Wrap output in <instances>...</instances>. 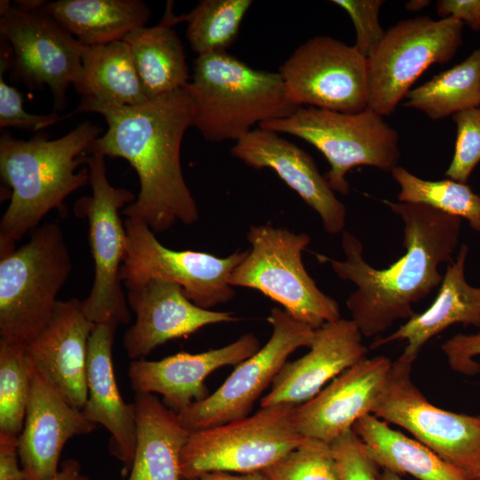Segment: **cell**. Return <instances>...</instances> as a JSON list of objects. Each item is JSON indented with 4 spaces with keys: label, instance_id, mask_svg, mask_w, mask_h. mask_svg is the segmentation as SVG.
Listing matches in <instances>:
<instances>
[{
    "label": "cell",
    "instance_id": "obj_1",
    "mask_svg": "<svg viewBox=\"0 0 480 480\" xmlns=\"http://www.w3.org/2000/svg\"><path fill=\"white\" fill-rule=\"evenodd\" d=\"M187 85L137 106L78 105L73 112L105 117L108 130L92 142L87 155L129 162L137 172L140 190L135 201L121 212L143 221L155 233L164 232L177 222L192 225L199 219L180 164L183 136L193 126L196 115Z\"/></svg>",
    "mask_w": 480,
    "mask_h": 480
},
{
    "label": "cell",
    "instance_id": "obj_2",
    "mask_svg": "<svg viewBox=\"0 0 480 480\" xmlns=\"http://www.w3.org/2000/svg\"><path fill=\"white\" fill-rule=\"evenodd\" d=\"M404 223L406 252L387 268L377 269L363 257V244L353 234L341 233L345 259L316 253L336 275L357 289L346 301L351 320L364 337L388 330L396 321L410 319L412 305L441 284V263L450 261L458 244L461 219L420 204L382 201Z\"/></svg>",
    "mask_w": 480,
    "mask_h": 480
},
{
    "label": "cell",
    "instance_id": "obj_3",
    "mask_svg": "<svg viewBox=\"0 0 480 480\" xmlns=\"http://www.w3.org/2000/svg\"><path fill=\"white\" fill-rule=\"evenodd\" d=\"M100 128L91 121L66 135L50 140L38 132L28 140L4 133L0 138V174L11 189V201L0 222V256L31 232L52 210L65 213L64 200L89 184L87 150Z\"/></svg>",
    "mask_w": 480,
    "mask_h": 480
},
{
    "label": "cell",
    "instance_id": "obj_4",
    "mask_svg": "<svg viewBox=\"0 0 480 480\" xmlns=\"http://www.w3.org/2000/svg\"><path fill=\"white\" fill-rule=\"evenodd\" d=\"M188 88L194 99L193 126L208 141H237L299 107L288 99L280 75L255 69L227 52L197 56Z\"/></svg>",
    "mask_w": 480,
    "mask_h": 480
},
{
    "label": "cell",
    "instance_id": "obj_5",
    "mask_svg": "<svg viewBox=\"0 0 480 480\" xmlns=\"http://www.w3.org/2000/svg\"><path fill=\"white\" fill-rule=\"evenodd\" d=\"M72 268L61 228L36 227L18 249L0 256V342L26 345L49 322Z\"/></svg>",
    "mask_w": 480,
    "mask_h": 480
},
{
    "label": "cell",
    "instance_id": "obj_6",
    "mask_svg": "<svg viewBox=\"0 0 480 480\" xmlns=\"http://www.w3.org/2000/svg\"><path fill=\"white\" fill-rule=\"evenodd\" d=\"M246 238L251 248L230 276L232 287L260 292L313 329L341 318L338 302L317 287L305 268L307 234L267 223L251 226Z\"/></svg>",
    "mask_w": 480,
    "mask_h": 480
},
{
    "label": "cell",
    "instance_id": "obj_7",
    "mask_svg": "<svg viewBox=\"0 0 480 480\" xmlns=\"http://www.w3.org/2000/svg\"><path fill=\"white\" fill-rule=\"evenodd\" d=\"M259 127L298 137L315 147L330 164L324 177L331 188L344 196L349 192L346 174L352 168L369 165L391 172L400 158L397 131L369 108L345 114L300 107Z\"/></svg>",
    "mask_w": 480,
    "mask_h": 480
},
{
    "label": "cell",
    "instance_id": "obj_8",
    "mask_svg": "<svg viewBox=\"0 0 480 480\" xmlns=\"http://www.w3.org/2000/svg\"><path fill=\"white\" fill-rule=\"evenodd\" d=\"M294 406L260 407L244 419L189 432L180 454L181 479L215 471H263L304 439L292 423Z\"/></svg>",
    "mask_w": 480,
    "mask_h": 480
},
{
    "label": "cell",
    "instance_id": "obj_9",
    "mask_svg": "<svg viewBox=\"0 0 480 480\" xmlns=\"http://www.w3.org/2000/svg\"><path fill=\"white\" fill-rule=\"evenodd\" d=\"M92 196L79 198L74 213L86 219L89 244L94 263L92 290L83 300L86 316L95 324L131 321L127 298L122 289L119 271L126 245V233L120 211L135 201V195L124 188H115L108 180L105 156L87 155Z\"/></svg>",
    "mask_w": 480,
    "mask_h": 480
},
{
    "label": "cell",
    "instance_id": "obj_10",
    "mask_svg": "<svg viewBox=\"0 0 480 480\" xmlns=\"http://www.w3.org/2000/svg\"><path fill=\"white\" fill-rule=\"evenodd\" d=\"M464 23L452 17L403 20L388 28L367 58L368 108L392 114L411 86L432 64L449 62L462 44Z\"/></svg>",
    "mask_w": 480,
    "mask_h": 480
},
{
    "label": "cell",
    "instance_id": "obj_11",
    "mask_svg": "<svg viewBox=\"0 0 480 480\" xmlns=\"http://www.w3.org/2000/svg\"><path fill=\"white\" fill-rule=\"evenodd\" d=\"M44 5L21 9L2 0L0 35L10 46L4 47L10 80L36 90L47 85L57 112L64 109L67 90L80 75L85 45L47 13Z\"/></svg>",
    "mask_w": 480,
    "mask_h": 480
},
{
    "label": "cell",
    "instance_id": "obj_12",
    "mask_svg": "<svg viewBox=\"0 0 480 480\" xmlns=\"http://www.w3.org/2000/svg\"><path fill=\"white\" fill-rule=\"evenodd\" d=\"M412 363H392L371 414L409 431L468 480L480 474V414L471 416L429 403L412 380Z\"/></svg>",
    "mask_w": 480,
    "mask_h": 480
},
{
    "label": "cell",
    "instance_id": "obj_13",
    "mask_svg": "<svg viewBox=\"0 0 480 480\" xmlns=\"http://www.w3.org/2000/svg\"><path fill=\"white\" fill-rule=\"evenodd\" d=\"M124 224L126 245L119 277L125 287L151 279L175 283L193 303L205 309L235 297L229 278L248 250L236 251L225 258L204 252L176 251L162 244L143 221L126 218Z\"/></svg>",
    "mask_w": 480,
    "mask_h": 480
},
{
    "label": "cell",
    "instance_id": "obj_14",
    "mask_svg": "<svg viewBox=\"0 0 480 480\" xmlns=\"http://www.w3.org/2000/svg\"><path fill=\"white\" fill-rule=\"evenodd\" d=\"M268 322L272 333L266 344L237 364L213 393L178 413L189 432L249 416L255 402L272 384L290 355L300 348H309L313 341L315 329L294 319L281 308H271Z\"/></svg>",
    "mask_w": 480,
    "mask_h": 480
},
{
    "label": "cell",
    "instance_id": "obj_15",
    "mask_svg": "<svg viewBox=\"0 0 480 480\" xmlns=\"http://www.w3.org/2000/svg\"><path fill=\"white\" fill-rule=\"evenodd\" d=\"M297 107L356 114L368 108L367 58L354 45L317 36L299 45L279 68Z\"/></svg>",
    "mask_w": 480,
    "mask_h": 480
},
{
    "label": "cell",
    "instance_id": "obj_16",
    "mask_svg": "<svg viewBox=\"0 0 480 480\" xmlns=\"http://www.w3.org/2000/svg\"><path fill=\"white\" fill-rule=\"evenodd\" d=\"M126 288L127 302L136 319L124 334L123 347L132 360L142 359L156 347L206 325L238 320L232 312L196 306L175 283L151 279Z\"/></svg>",
    "mask_w": 480,
    "mask_h": 480
},
{
    "label": "cell",
    "instance_id": "obj_17",
    "mask_svg": "<svg viewBox=\"0 0 480 480\" xmlns=\"http://www.w3.org/2000/svg\"><path fill=\"white\" fill-rule=\"evenodd\" d=\"M392 363L385 356L366 357L344 371L313 398L294 406L295 429L303 437L327 444L351 430L371 413Z\"/></svg>",
    "mask_w": 480,
    "mask_h": 480
},
{
    "label": "cell",
    "instance_id": "obj_18",
    "mask_svg": "<svg viewBox=\"0 0 480 480\" xmlns=\"http://www.w3.org/2000/svg\"><path fill=\"white\" fill-rule=\"evenodd\" d=\"M231 155L251 168H268L320 217L331 235L344 231L345 205L337 198L314 158L279 133L260 127L237 140Z\"/></svg>",
    "mask_w": 480,
    "mask_h": 480
},
{
    "label": "cell",
    "instance_id": "obj_19",
    "mask_svg": "<svg viewBox=\"0 0 480 480\" xmlns=\"http://www.w3.org/2000/svg\"><path fill=\"white\" fill-rule=\"evenodd\" d=\"M94 326L83 300H58L46 325L24 345L29 364L79 410L87 400L88 341Z\"/></svg>",
    "mask_w": 480,
    "mask_h": 480
},
{
    "label": "cell",
    "instance_id": "obj_20",
    "mask_svg": "<svg viewBox=\"0 0 480 480\" xmlns=\"http://www.w3.org/2000/svg\"><path fill=\"white\" fill-rule=\"evenodd\" d=\"M260 348L253 333H244L219 348L191 354L180 352L158 361L132 360L128 377L135 393H157L176 413L210 394L205 379L227 365H237Z\"/></svg>",
    "mask_w": 480,
    "mask_h": 480
},
{
    "label": "cell",
    "instance_id": "obj_21",
    "mask_svg": "<svg viewBox=\"0 0 480 480\" xmlns=\"http://www.w3.org/2000/svg\"><path fill=\"white\" fill-rule=\"evenodd\" d=\"M30 368V395L18 451L26 480H46L58 473L65 444L92 433L97 425L71 406L31 364Z\"/></svg>",
    "mask_w": 480,
    "mask_h": 480
},
{
    "label": "cell",
    "instance_id": "obj_22",
    "mask_svg": "<svg viewBox=\"0 0 480 480\" xmlns=\"http://www.w3.org/2000/svg\"><path fill=\"white\" fill-rule=\"evenodd\" d=\"M362 338L351 319L340 318L315 329L309 351L284 364L260 399V407L296 406L313 398L328 381L366 358L368 348Z\"/></svg>",
    "mask_w": 480,
    "mask_h": 480
},
{
    "label": "cell",
    "instance_id": "obj_23",
    "mask_svg": "<svg viewBox=\"0 0 480 480\" xmlns=\"http://www.w3.org/2000/svg\"><path fill=\"white\" fill-rule=\"evenodd\" d=\"M118 324H95L88 341L87 400L82 409L91 422L103 426L110 434L109 452L123 464L125 473L132 468L137 438L133 404L120 395L113 368L112 348Z\"/></svg>",
    "mask_w": 480,
    "mask_h": 480
},
{
    "label": "cell",
    "instance_id": "obj_24",
    "mask_svg": "<svg viewBox=\"0 0 480 480\" xmlns=\"http://www.w3.org/2000/svg\"><path fill=\"white\" fill-rule=\"evenodd\" d=\"M468 246H460L455 261L445 271L438 293L431 306L415 314L390 335L375 340L372 349L396 340H407L400 357L413 363L422 347L452 324L460 323L480 328V288L469 285L464 275Z\"/></svg>",
    "mask_w": 480,
    "mask_h": 480
},
{
    "label": "cell",
    "instance_id": "obj_25",
    "mask_svg": "<svg viewBox=\"0 0 480 480\" xmlns=\"http://www.w3.org/2000/svg\"><path fill=\"white\" fill-rule=\"evenodd\" d=\"M137 438L128 480H182L181 451L189 431L178 413L149 393H135Z\"/></svg>",
    "mask_w": 480,
    "mask_h": 480
},
{
    "label": "cell",
    "instance_id": "obj_26",
    "mask_svg": "<svg viewBox=\"0 0 480 480\" xmlns=\"http://www.w3.org/2000/svg\"><path fill=\"white\" fill-rule=\"evenodd\" d=\"M184 21V15L172 13L168 1L162 20L154 27H138L123 40L128 44L146 96L155 99L184 88L189 82L183 44L174 24Z\"/></svg>",
    "mask_w": 480,
    "mask_h": 480
},
{
    "label": "cell",
    "instance_id": "obj_27",
    "mask_svg": "<svg viewBox=\"0 0 480 480\" xmlns=\"http://www.w3.org/2000/svg\"><path fill=\"white\" fill-rule=\"evenodd\" d=\"M73 86L82 97L79 105L132 107L149 100L124 40L85 45L82 69Z\"/></svg>",
    "mask_w": 480,
    "mask_h": 480
},
{
    "label": "cell",
    "instance_id": "obj_28",
    "mask_svg": "<svg viewBox=\"0 0 480 480\" xmlns=\"http://www.w3.org/2000/svg\"><path fill=\"white\" fill-rule=\"evenodd\" d=\"M43 8L86 46L123 40L151 14L141 0H59Z\"/></svg>",
    "mask_w": 480,
    "mask_h": 480
},
{
    "label": "cell",
    "instance_id": "obj_29",
    "mask_svg": "<svg viewBox=\"0 0 480 480\" xmlns=\"http://www.w3.org/2000/svg\"><path fill=\"white\" fill-rule=\"evenodd\" d=\"M352 430L379 467L398 475L410 474L419 480H468L426 445L371 413L361 417Z\"/></svg>",
    "mask_w": 480,
    "mask_h": 480
},
{
    "label": "cell",
    "instance_id": "obj_30",
    "mask_svg": "<svg viewBox=\"0 0 480 480\" xmlns=\"http://www.w3.org/2000/svg\"><path fill=\"white\" fill-rule=\"evenodd\" d=\"M404 107L439 120L480 106V48L462 62L410 90Z\"/></svg>",
    "mask_w": 480,
    "mask_h": 480
},
{
    "label": "cell",
    "instance_id": "obj_31",
    "mask_svg": "<svg viewBox=\"0 0 480 480\" xmlns=\"http://www.w3.org/2000/svg\"><path fill=\"white\" fill-rule=\"evenodd\" d=\"M391 174L400 186L398 202L420 204L467 220L480 232V196L469 186L453 180H427L397 165Z\"/></svg>",
    "mask_w": 480,
    "mask_h": 480
},
{
    "label": "cell",
    "instance_id": "obj_32",
    "mask_svg": "<svg viewBox=\"0 0 480 480\" xmlns=\"http://www.w3.org/2000/svg\"><path fill=\"white\" fill-rule=\"evenodd\" d=\"M252 0H202L184 15L186 36L199 55L227 52L239 33Z\"/></svg>",
    "mask_w": 480,
    "mask_h": 480
},
{
    "label": "cell",
    "instance_id": "obj_33",
    "mask_svg": "<svg viewBox=\"0 0 480 480\" xmlns=\"http://www.w3.org/2000/svg\"><path fill=\"white\" fill-rule=\"evenodd\" d=\"M31 387L24 346L0 342V432L20 436Z\"/></svg>",
    "mask_w": 480,
    "mask_h": 480
},
{
    "label": "cell",
    "instance_id": "obj_34",
    "mask_svg": "<svg viewBox=\"0 0 480 480\" xmlns=\"http://www.w3.org/2000/svg\"><path fill=\"white\" fill-rule=\"evenodd\" d=\"M263 472L270 480H339L330 444L308 437Z\"/></svg>",
    "mask_w": 480,
    "mask_h": 480
},
{
    "label": "cell",
    "instance_id": "obj_35",
    "mask_svg": "<svg viewBox=\"0 0 480 480\" xmlns=\"http://www.w3.org/2000/svg\"><path fill=\"white\" fill-rule=\"evenodd\" d=\"M457 138L453 157L445 172L451 180L466 183L480 162V108H474L452 116Z\"/></svg>",
    "mask_w": 480,
    "mask_h": 480
},
{
    "label": "cell",
    "instance_id": "obj_36",
    "mask_svg": "<svg viewBox=\"0 0 480 480\" xmlns=\"http://www.w3.org/2000/svg\"><path fill=\"white\" fill-rule=\"evenodd\" d=\"M339 480H380L379 466L351 429L330 443Z\"/></svg>",
    "mask_w": 480,
    "mask_h": 480
},
{
    "label": "cell",
    "instance_id": "obj_37",
    "mask_svg": "<svg viewBox=\"0 0 480 480\" xmlns=\"http://www.w3.org/2000/svg\"><path fill=\"white\" fill-rule=\"evenodd\" d=\"M7 69V61L0 60V127H14L33 132L41 131L62 118L57 112L47 115H34L23 108V96L13 86L7 84L3 78V72Z\"/></svg>",
    "mask_w": 480,
    "mask_h": 480
},
{
    "label": "cell",
    "instance_id": "obj_38",
    "mask_svg": "<svg viewBox=\"0 0 480 480\" xmlns=\"http://www.w3.org/2000/svg\"><path fill=\"white\" fill-rule=\"evenodd\" d=\"M350 17L356 30L355 46L369 58L385 36L379 13L382 0H333Z\"/></svg>",
    "mask_w": 480,
    "mask_h": 480
},
{
    "label": "cell",
    "instance_id": "obj_39",
    "mask_svg": "<svg viewBox=\"0 0 480 480\" xmlns=\"http://www.w3.org/2000/svg\"><path fill=\"white\" fill-rule=\"evenodd\" d=\"M441 348L453 371L467 375L480 372V364L472 358L480 355V332L468 335L456 334L446 340Z\"/></svg>",
    "mask_w": 480,
    "mask_h": 480
},
{
    "label": "cell",
    "instance_id": "obj_40",
    "mask_svg": "<svg viewBox=\"0 0 480 480\" xmlns=\"http://www.w3.org/2000/svg\"><path fill=\"white\" fill-rule=\"evenodd\" d=\"M436 11L441 19L452 17L475 32L480 31V0H440Z\"/></svg>",
    "mask_w": 480,
    "mask_h": 480
},
{
    "label": "cell",
    "instance_id": "obj_41",
    "mask_svg": "<svg viewBox=\"0 0 480 480\" xmlns=\"http://www.w3.org/2000/svg\"><path fill=\"white\" fill-rule=\"evenodd\" d=\"M18 444V436L0 432V480H26Z\"/></svg>",
    "mask_w": 480,
    "mask_h": 480
},
{
    "label": "cell",
    "instance_id": "obj_42",
    "mask_svg": "<svg viewBox=\"0 0 480 480\" xmlns=\"http://www.w3.org/2000/svg\"><path fill=\"white\" fill-rule=\"evenodd\" d=\"M186 480H270V478L263 471L250 473L215 471Z\"/></svg>",
    "mask_w": 480,
    "mask_h": 480
},
{
    "label": "cell",
    "instance_id": "obj_43",
    "mask_svg": "<svg viewBox=\"0 0 480 480\" xmlns=\"http://www.w3.org/2000/svg\"><path fill=\"white\" fill-rule=\"evenodd\" d=\"M46 480H90L88 476L82 474L81 466L77 460H66L61 463V468L58 473Z\"/></svg>",
    "mask_w": 480,
    "mask_h": 480
},
{
    "label": "cell",
    "instance_id": "obj_44",
    "mask_svg": "<svg viewBox=\"0 0 480 480\" xmlns=\"http://www.w3.org/2000/svg\"><path fill=\"white\" fill-rule=\"evenodd\" d=\"M429 3L430 1L428 0H412L405 4V8L409 12H418L428 6Z\"/></svg>",
    "mask_w": 480,
    "mask_h": 480
},
{
    "label": "cell",
    "instance_id": "obj_45",
    "mask_svg": "<svg viewBox=\"0 0 480 480\" xmlns=\"http://www.w3.org/2000/svg\"><path fill=\"white\" fill-rule=\"evenodd\" d=\"M380 480H402L400 476L388 468H383V472L380 475Z\"/></svg>",
    "mask_w": 480,
    "mask_h": 480
},
{
    "label": "cell",
    "instance_id": "obj_46",
    "mask_svg": "<svg viewBox=\"0 0 480 480\" xmlns=\"http://www.w3.org/2000/svg\"><path fill=\"white\" fill-rule=\"evenodd\" d=\"M476 480H480V474L478 475Z\"/></svg>",
    "mask_w": 480,
    "mask_h": 480
}]
</instances>
